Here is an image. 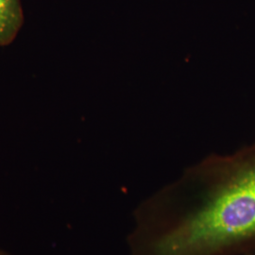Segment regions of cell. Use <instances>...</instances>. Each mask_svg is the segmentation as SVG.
<instances>
[{"label":"cell","instance_id":"cell-1","mask_svg":"<svg viewBox=\"0 0 255 255\" xmlns=\"http://www.w3.org/2000/svg\"><path fill=\"white\" fill-rule=\"evenodd\" d=\"M127 255L255 252V142L211 155L141 201Z\"/></svg>","mask_w":255,"mask_h":255},{"label":"cell","instance_id":"cell-2","mask_svg":"<svg viewBox=\"0 0 255 255\" xmlns=\"http://www.w3.org/2000/svg\"><path fill=\"white\" fill-rule=\"evenodd\" d=\"M24 25L21 0H0V47L9 46Z\"/></svg>","mask_w":255,"mask_h":255},{"label":"cell","instance_id":"cell-3","mask_svg":"<svg viewBox=\"0 0 255 255\" xmlns=\"http://www.w3.org/2000/svg\"><path fill=\"white\" fill-rule=\"evenodd\" d=\"M0 255H12L11 254H9V252L3 250V249H0Z\"/></svg>","mask_w":255,"mask_h":255},{"label":"cell","instance_id":"cell-4","mask_svg":"<svg viewBox=\"0 0 255 255\" xmlns=\"http://www.w3.org/2000/svg\"><path fill=\"white\" fill-rule=\"evenodd\" d=\"M255 255V252H254V253H252V254H250V255Z\"/></svg>","mask_w":255,"mask_h":255}]
</instances>
